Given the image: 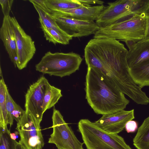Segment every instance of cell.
Returning <instances> with one entry per match:
<instances>
[{
	"instance_id": "cell-3",
	"label": "cell",
	"mask_w": 149,
	"mask_h": 149,
	"mask_svg": "<svg viewBox=\"0 0 149 149\" xmlns=\"http://www.w3.org/2000/svg\"><path fill=\"white\" fill-rule=\"evenodd\" d=\"M146 26L145 13L135 14L121 22L99 28L93 38L114 39L124 42L131 40L137 42L144 39Z\"/></svg>"
},
{
	"instance_id": "cell-21",
	"label": "cell",
	"mask_w": 149,
	"mask_h": 149,
	"mask_svg": "<svg viewBox=\"0 0 149 149\" xmlns=\"http://www.w3.org/2000/svg\"><path fill=\"white\" fill-rule=\"evenodd\" d=\"M62 96L61 90L49 83L47 87L43 101V113L47 110L54 107Z\"/></svg>"
},
{
	"instance_id": "cell-24",
	"label": "cell",
	"mask_w": 149,
	"mask_h": 149,
	"mask_svg": "<svg viewBox=\"0 0 149 149\" xmlns=\"http://www.w3.org/2000/svg\"><path fill=\"white\" fill-rule=\"evenodd\" d=\"M8 129L0 128V149H16L19 143L11 136Z\"/></svg>"
},
{
	"instance_id": "cell-25",
	"label": "cell",
	"mask_w": 149,
	"mask_h": 149,
	"mask_svg": "<svg viewBox=\"0 0 149 149\" xmlns=\"http://www.w3.org/2000/svg\"><path fill=\"white\" fill-rule=\"evenodd\" d=\"M13 1V0H0V4L4 17L10 16V12Z\"/></svg>"
},
{
	"instance_id": "cell-26",
	"label": "cell",
	"mask_w": 149,
	"mask_h": 149,
	"mask_svg": "<svg viewBox=\"0 0 149 149\" xmlns=\"http://www.w3.org/2000/svg\"><path fill=\"white\" fill-rule=\"evenodd\" d=\"M138 124L136 121L131 120L128 121L126 123L125 128L128 133L134 132L137 129Z\"/></svg>"
},
{
	"instance_id": "cell-18",
	"label": "cell",
	"mask_w": 149,
	"mask_h": 149,
	"mask_svg": "<svg viewBox=\"0 0 149 149\" xmlns=\"http://www.w3.org/2000/svg\"><path fill=\"white\" fill-rule=\"evenodd\" d=\"M133 143L137 149H149V116L138 128Z\"/></svg>"
},
{
	"instance_id": "cell-7",
	"label": "cell",
	"mask_w": 149,
	"mask_h": 149,
	"mask_svg": "<svg viewBox=\"0 0 149 149\" xmlns=\"http://www.w3.org/2000/svg\"><path fill=\"white\" fill-rule=\"evenodd\" d=\"M41 122L25 111L17 122L16 129L20 137L18 142L23 149H42L45 143L41 129Z\"/></svg>"
},
{
	"instance_id": "cell-16",
	"label": "cell",
	"mask_w": 149,
	"mask_h": 149,
	"mask_svg": "<svg viewBox=\"0 0 149 149\" xmlns=\"http://www.w3.org/2000/svg\"><path fill=\"white\" fill-rule=\"evenodd\" d=\"M129 70L133 81L140 87L149 86V59L130 68Z\"/></svg>"
},
{
	"instance_id": "cell-12",
	"label": "cell",
	"mask_w": 149,
	"mask_h": 149,
	"mask_svg": "<svg viewBox=\"0 0 149 149\" xmlns=\"http://www.w3.org/2000/svg\"><path fill=\"white\" fill-rule=\"evenodd\" d=\"M134 110H123L113 113L102 115L94 122L98 127L109 134H118L125 128L126 123L134 118Z\"/></svg>"
},
{
	"instance_id": "cell-5",
	"label": "cell",
	"mask_w": 149,
	"mask_h": 149,
	"mask_svg": "<svg viewBox=\"0 0 149 149\" xmlns=\"http://www.w3.org/2000/svg\"><path fill=\"white\" fill-rule=\"evenodd\" d=\"M78 54L47 52L35 65L37 71L61 77L69 76L78 70L82 61Z\"/></svg>"
},
{
	"instance_id": "cell-19",
	"label": "cell",
	"mask_w": 149,
	"mask_h": 149,
	"mask_svg": "<svg viewBox=\"0 0 149 149\" xmlns=\"http://www.w3.org/2000/svg\"><path fill=\"white\" fill-rule=\"evenodd\" d=\"M6 107L8 124L10 127L13 125L14 120L18 122L25 112L13 100L8 88L6 89Z\"/></svg>"
},
{
	"instance_id": "cell-10",
	"label": "cell",
	"mask_w": 149,
	"mask_h": 149,
	"mask_svg": "<svg viewBox=\"0 0 149 149\" xmlns=\"http://www.w3.org/2000/svg\"><path fill=\"white\" fill-rule=\"evenodd\" d=\"M49 84L45 77L41 76L29 86L25 95V111L29 112L41 121L44 113L42 110L44 98Z\"/></svg>"
},
{
	"instance_id": "cell-23",
	"label": "cell",
	"mask_w": 149,
	"mask_h": 149,
	"mask_svg": "<svg viewBox=\"0 0 149 149\" xmlns=\"http://www.w3.org/2000/svg\"><path fill=\"white\" fill-rule=\"evenodd\" d=\"M29 1L32 3L38 12L39 22H41L46 27L52 29L61 33L67 34L59 27L50 13L45 11L31 0Z\"/></svg>"
},
{
	"instance_id": "cell-9",
	"label": "cell",
	"mask_w": 149,
	"mask_h": 149,
	"mask_svg": "<svg viewBox=\"0 0 149 149\" xmlns=\"http://www.w3.org/2000/svg\"><path fill=\"white\" fill-rule=\"evenodd\" d=\"M9 19L16 40L18 60L16 67L21 70L26 67L36 52L34 42L20 25L15 17Z\"/></svg>"
},
{
	"instance_id": "cell-13",
	"label": "cell",
	"mask_w": 149,
	"mask_h": 149,
	"mask_svg": "<svg viewBox=\"0 0 149 149\" xmlns=\"http://www.w3.org/2000/svg\"><path fill=\"white\" fill-rule=\"evenodd\" d=\"M104 6V5L82 6L73 9L53 12L51 13L81 20L94 21Z\"/></svg>"
},
{
	"instance_id": "cell-1",
	"label": "cell",
	"mask_w": 149,
	"mask_h": 149,
	"mask_svg": "<svg viewBox=\"0 0 149 149\" xmlns=\"http://www.w3.org/2000/svg\"><path fill=\"white\" fill-rule=\"evenodd\" d=\"M128 51L123 43L116 41L100 46L95 49L94 55L107 78L122 92L139 104L146 94L130 75L127 59Z\"/></svg>"
},
{
	"instance_id": "cell-22",
	"label": "cell",
	"mask_w": 149,
	"mask_h": 149,
	"mask_svg": "<svg viewBox=\"0 0 149 149\" xmlns=\"http://www.w3.org/2000/svg\"><path fill=\"white\" fill-rule=\"evenodd\" d=\"M0 81V128L7 129L8 124L6 107V84L1 72Z\"/></svg>"
},
{
	"instance_id": "cell-4",
	"label": "cell",
	"mask_w": 149,
	"mask_h": 149,
	"mask_svg": "<svg viewBox=\"0 0 149 149\" xmlns=\"http://www.w3.org/2000/svg\"><path fill=\"white\" fill-rule=\"evenodd\" d=\"M78 127L87 149H132L118 134L105 132L88 119H81Z\"/></svg>"
},
{
	"instance_id": "cell-17",
	"label": "cell",
	"mask_w": 149,
	"mask_h": 149,
	"mask_svg": "<svg viewBox=\"0 0 149 149\" xmlns=\"http://www.w3.org/2000/svg\"><path fill=\"white\" fill-rule=\"evenodd\" d=\"M47 8L52 12L69 10L82 6H91L88 0H44Z\"/></svg>"
},
{
	"instance_id": "cell-20",
	"label": "cell",
	"mask_w": 149,
	"mask_h": 149,
	"mask_svg": "<svg viewBox=\"0 0 149 149\" xmlns=\"http://www.w3.org/2000/svg\"><path fill=\"white\" fill-rule=\"evenodd\" d=\"M40 22L44 36L49 42L55 45L58 43L67 45L69 44L72 39L73 37L67 34L61 33L52 29L46 28L41 22Z\"/></svg>"
},
{
	"instance_id": "cell-15",
	"label": "cell",
	"mask_w": 149,
	"mask_h": 149,
	"mask_svg": "<svg viewBox=\"0 0 149 149\" xmlns=\"http://www.w3.org/2000/svg\"><path fill=\"white\" fill-rule=\"evenodd\" d=\"M127 59L129 68L149 59V39L137 42L131 50H128Z\"/></svg>"
},
{
	"instance_id": "cell-2",
	"label": "cell",
	"mask_w": 149,
	"mask_h": 149,
	"mask_svg": "<svg viewBox=\"0 0 149 149\" xmlns=\"http://www.w3.org/2000/svg\"><path fill=\"white\" fill-rule=\"evenodd\" d=\"M86 99L97 114L114 113L124 110L129 100L101 72L88 67L86 75Z\"/></svg>"
},
{
	"instance_id": "cell-27",
	"label": "cell",
	"mask_w": 149,
	"mask_h": 149,
	"mask_svg": "<svg viewBox=\"0 0 149 149\" xmlns=\"http://www.w3.org/2000/svg\"><path fill=\"white\" fill-rule=\"evenodd\" d=\"M147 17V26L146 35L144 39H149V4L146 8L144 11Z\"/></svg>"
},
{
	"instance_id": "cell-29",
	"label": "cell",
	"mask_w": 149,
	"mask_h": 149,
	"mask_svg": "<svg viewBox=\"0 0 149 149\" xmlns=\"http://www.w3.org/2000/svg\"><path fill=\"white\" fill-rule=\"evenodd\" d=\"M16 149H23L20 146L19 144V143L18 144Z\"/></svg>"
},
{
	"instance_id": "cell-11",
	"label": "cell",
	"mask_w": 149,
	"mask_h": 149,
	"mask_svg": "<svg viewBox=\"0 0 149 149\" xmlns=\"http://www.w3.org/2000/svg\"><path fill=\"white\" fill-rule=\"evenodd\" d=\"M51 15L59 27L72 37H81L94 34L99 29L94 21H83L54 14Z\"/></svg>"
},
{
	"instance_id": "cell-8",
	"label": "cell",
	"mask_w": 149,
	"mask_h": 149,
	"mask_svg": "<svg viewBox=\"0 0 149 149\" xmlns=\"http://www.w3.org/2000/svg\"><path fill=\"white\" fill-rule=\"evenodd\" d=\"M53 132L48 143L55 144L58 149H84V143L77 139L71 128L54 107L52 116Z\"/></svg>"
},
{
	"instance_id": "cell-14",
	"label": "cell",
	"mask_w": 149,
	"mask_h": 149,
	"mask_svg": "<svg viewBox=\"0 0 149 149\" xmlns=\"http://www.w3.org/2000/svg\"><path fill=\"white\" fill-rule=\"evenodd\" d=\"M4 17L0 29V38L11 61L16 67L18 60L16 40L14 33L9 17Z\"/></svg>"
},
{
	"instance_id": "cell-6",
	"label": "cell",
	"mask_w": 149,
	"mask_h": 149,
	"mask_svg": "<svg viewBox=\"0 0 149 149\" xmlns=\"http://www.w3.org/2000/svg\"><path fill=\"white\" fill-rule=\"evenodd\" d=\"M104 6L95 22L99 28L121 22L144 12L149 0H118Z\"/></svg>"
},
{
	"instance_id": "cell-28",
	"label": "cell",
	"mask_w": 149,
	"mask_h": 149,
	"mask_svg": "<svg viewBox=\"0 0 149 149\" xmlns=\"http://www.w3.org/2000/svg\"><path fill=\"white\" fill-rule=\"evenodd\" d=\"M129 49V50H131L134 46L136 42L131 40H128L125 42Z\"/></svg>"
}]
</instances>
